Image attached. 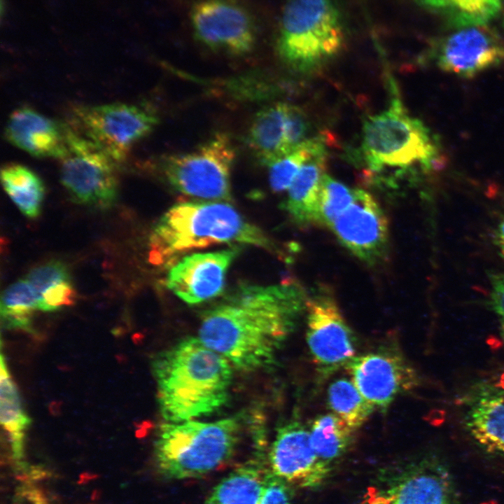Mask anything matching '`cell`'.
I'll use <instances>...</instances> for the list:
<instances>
[{"instance_id": "36", "label": "cell", "mask_w": 504, "mask_h": 504, "mask_svg": "<svg viewBox=\"0 0 504 504\" xmlns=\"http://www.w3.org/2000/svg\"><path fill=\"white\" fill-rule=\"evenodd\" d=\"M421 6L435 11L444 13L447 6L448 0H416Z\"/></svg>"}, {"instance_id": "30", "label": "cell", "mask_w": 504, "mask_h": 504, "mask_svg": "<svg viewBox=\"0 0 504 504\" xmlns=\"http://www.w3.org/2000/svg\"><path fill=\"white\" fill-rule=\"evenodd\" d=\"M504 0H448L443 13L453 29L485 25L502 8Z\"/></svg>"}, {"instance_id": "18", "label": "cell", "mask_w": 504, "mask_h": 504, "mask_svg": "<svg viewBox=\"0 0 504 504\" xmlns=\"http://www.w3.org/2000/svg\"><path fill=\"white\" fill-rule=\"evenodd\" d=\"M372 504H455L447 471L425 463L406 472L382 493H370Z\"/></svg>"}, {"instance_id": "16", "label": "cell", "mask_w": 504, "mask_h": 504, "mask_svg": "<svg viewBox=\"0 0 504 504\" xmlns=\"http://www.w3.org/2000/svg\"><path fill=\"white\" fill-rule=\"evenodd\" d=\"M237 247L188 255L169 270L166 285L182 301L197 304L220 295Z\"/></svg>"}, {"instance_id": "22", "label": "cell", "mask_w": 504, "mask_h": 504, "mask_svg": "<svg viewBox=\"0 0 504 504\" xmlns=\"http://www.w3.org/2000/svg\"><path fill=\"white\" fill-rule=\"evenodd\" d=\"M467 426L484 448L504 455V397L480 399L469 412Z\"/></svg>"}, {"instance_id": "6", "label": "cell", "mask_w": 504, "mask_h": 504, "mask_svg": "<svg viewBox=\"0 0 504 504\" xmlns=\"http://www.w3.org/2000/svg\"><path fill=\"white\" fill-rule=\"evenodd\" d=\"M344 38L336 0H286L276 49L291 67L306 71L318 66L341 50Z\"/></svg>"}, {"instance_id": "12", "label": "cell", "mask_w": 504, "mask_h": 504, "mask_svg": "<svg viewBox=\"0 0 504 504\" xmlns=\"http://www.w3.org/2000/svg\"><path fill=\"white\" fill-rule=\"evenodd\" d=\"M431 56L442 71L470 78L504 61V42L486 25L456 28L435 41Z\"/></svg>"}, {"instance_id": "33", "label": "cell", "mask_w": 504, "mask_h": 504, "mask_svg": "<svg viewBox=\"0 0 504 504\" xmlns=\"http://www.w3.org/2000/svg\"><path fill=\"white\" fill-rule=\"evenodd\" d=\"M258 504H290L286 482L271 472L265 474L262 491Z\"/></svg>"}, {"instance_id": "2", "label": "cell", "mask_w": 504, "mask_h": 504, "mask_svg": "<svg viewBox=\"0 0 504 504\" xmlns=\"http://www.w3.org/2000/svg\"><path fill=\"white\" fill-rule=\"evenodd\" d=\"M158 398L167 422L209 415L228 400L232 380L230 363L198 337H188L153 361Z\"/></svg>"}, {"instance_id": "20", "label": "cell", "mask_w": 504, "mask_h": 504, "mask_svg": "<svg viewBox=\"0 0 504 504\" xmlns=\"http://www.w3.org/2000/svg\"><path fill=\"white\" fill-rule=\"evenodd\" d=\"M286 103H276L260 110L248 130V142L259 162L266 166L290 151L286 141Z\"/></svg>"}, {"instance_id": "25", "label": "cell", "mask_w": 504, "mask_h": 504, "mask_svg": "<svg viewBox=\"0 0 504 504\" xmlns=\"http://www.w3.org/2000/svg\"><path fill=\"white\" fill-rule=\"evenodd\" d=\"M2 186L13 202L29 218L39 213L44 197V186L32 170L20 164H8L1 171Z\"/></svg>"}, {"instance_id": "26", "label": "cell", "mask_w": 504, "mask_h": 504, "mask_svg": "<svg viewBox=\"0 0 504 504\" xmlns=\"http://www.w3.org/2000/svg\"><path fill=\"white\" fill-rule=\"evenodd\" d=\"M354 430L333 413L316 416L310 427L312 448L319 458L329 463L346 452L353 441Z\"/></svg>"}, {"instance_id": "37", "label": "cell", "mask_w": 504, "mask_h": 504, "mask_svg": "<svg viewBox=\"0 0 504 504\" xmlns=\"http://www.w3.org/2000/svg\"><path fill=\"white\" fill-rule=\"evenodd\" d=\"M501 333H502L503 339L504 340V317H502V321H501Z\"/></svg>"}, {"instance_id": "19", "label": "cell", "mask_w": 504, "mask_h": 504, "mask_svg": "<svg viewBox=\"0 0 504 504\" xmlns=\"http://www.w3.org/2000/svg\"><path fill=\"white\" fill-rule=\"evenodd\" d=\"M326 146L314 153L302 166L288 188L286 209L298 225L319 221V200L326 169Z\"/></svg>"}, {"instance_id": "11", "label": "cell", "mask_w": 504, "mask_h": 504, "mask_svg": "<svg viewBox=\"0 0 504 504\" xmlns=\"http://www.w3.org/2000/svg\"><path fill=\"white\" fill-rule=\"evenodd\" d=\"M190 22L195 38L212 50L239 56L255 46L254 19L235 0H199L191 8Z\"/></svg>"}, {"instance_id": "7", "label": "cell", "mask_w": 504, "mask_h": 504, "mask_svg": "<svg viewBox=\"0 0 504 504\" xmlns=\"http://www.w3.org/2000/svg\"><path fill=\"white\" fill-rule=\"evenodd\" d=\"M234 156L229 138L218 134L195 150L168 155L162 162V169L169 183L181 193L229 201Z\"/></svg>"}, {"instance_id": "27", "label": "cell", "mask_w": 504, "mask_h": 504, "mask_svg": "<svg viewBox=\"0 0 504 504\" xmlns=\"http://www.w3.org/2000/svg\"><path fill=\"white\" fill-rule=\"evenodd\" d=\"M327 400L332 413L354 430L360 428L374 410L354 382L346 378L337 379L330 384Z\"/></svg>"}, {"instance_id": "9", "label": "cell", "mask_w": 504, "mask_h": 504, "mask_svg": "<svg viewBox=\"0 0 504 504\" xmlns=\"http://www.w3.org/2000/svg\"><path fill=\"white\" fill-rule=\"evenodd\" d=\"M61 161L62 183L76 201L97 207L114 202L117 162L70 124L69 150Z\"/></svg>"}, {"instance_id": "3", "label": "cell", "mask_w": 504, "mask_h": 504, "mask_svg": "<svg viewBox=\"0 0 504 504\" xmlns=\"http://www.w3.org/2000/svg\"><path fill=\"white\" fill-rule=\"evenodd\" d=\"M220 244L273 248L263 231L230 204L189 202L174 205L158 221L149 241V259L167 265L183 253Z\"/></svg>"}, {"instance_id": "4", "label": "cell", "mask_w": 504, "mask_h": 504, "mask_svg": "<svg viewBox=\"0 0 504 504\" xmlns=\"http://www.w3.org/2000/svg\"><path fill=\"white\" fill-rule=\"evenodd\" d=\"M229 416L215 421L167 422L155 444L157 466L173 479L204 475L225 463L238 443L241 421Z\"/></svg>"}, {"instance_id": "29", "label": "cell", "mask_w": 504, "mask_h": 504, "mask_svg": "<svg viewBox=\"0 0 504 504\" xmlns=\"http://www.w3.org/2000/svg\"><path fill=\"white\" fill-rule=\"evenodd\" d=\"M323 146L325 144L322 139H308L290 153L268 166L272 189L274 192L288 189L303 164Z\"/></svg>"}, {"instance_id": "31", "label": "cell", "mask_w": 504, "mask_h": 504, "mask_svg": "<svg viewBox=\"0 0 504 504\" xmlns=\"http://www.w3.org/2000/svg\"><path fill=\"white\" fill-rule=\"evenodd\" d=\"M355 189H351L328 174L323 178L319 200L318 223L330 227L334 220L352 203Z\"/></svg>"}, {"instance_id": "24", "label": "cell", "mask_w": 504, "mask_h": 504, "mask_svg": "<svg viewBox=\"0 0 504 504\" xmlns=\"http://www.w3.org/2000/svg\"><path fill=\"white\" fill-rule=\"evenodd\" d=\"M265 476L258 463L243 465L215 486L205 504H258Z\"/></svg>"}, {"instance_id": "13", "label": "cell", "mask_w": 504, "mask_h": 504, "mask_svg": "<svg viewBox=\"0 0 504 504\" xmlns=\"http://www.w3.org/2000/svg\"><path fill=\"white\" fill-rule=\"evenodd\" d=\"M356 388L374 409L385 410L416 384V375L402 355L388 349L355 356L345 365Z\"/></svg>"}, {"instance_id": "39", "label": "cell", "mask_w": 504, "mask_h": 504, "mask_svg": "<svg viewBox=\"0 0 504 504\" xmlns=\"http://www.w3.org/2000/svg\"><path fill=\"white\" fill-rule=\"evenodd\" d=\"M368 504H372V503H368Z\"/></svg>"}, {"instance_id": "23", "label": "cell", "mask_w": 504, "mask_h": 504, "mask_svg": "<svg viewBox=\"0 0 504 504\" xmlns=\"http://www.w3.org/2000/svg\"><path fill=\"white\" fill-rule=\"evenodd\" d=\"M0 376L1 424L6 432L13 457L20 459L23 455L24 433L31 420L22 407L3 355L1 356Z\"/></svg>"}, {"instance_id": "17", "label": "cell", "mask_w": 504, "mask_h": 504, "mask_svg": "<svg viewBox=\"0 0 504 504\" xmlns=\"http://www.w3.org/2000/svg\"><path fill=\"white\" fill-rule=\"evenodd\" d=\"M69 131V124L24 106L9 116L5 136L12 145L32 156L61 160L68 153Z\"/></svg>"}, {"instance_id": "15", "label": "cell", "mask_w": 504, "mask_h": 504, "mask_svg": "<svg viewBox=\"0 0 504 504\" xmlns=\"http://www.w3.org/2000/svg\"><path fill=\"white\" fill-rule=\"evenodd\" d=\"M271 472L302 487L318 486L328 475L329 463L318 456L309 431L298 421L281 426L269 452Z\"/></svg>"}, {"instance_id": "5", "label": "cell", "mask_w": 504, "mask_h": 504, "mask_svg": "<svg viewBox=\"0 0 504 504\" xmlns=\"http://www.w3.org/2000/svg\"><path fill=\"white\" fill-rule=\"evenodd\" d=\"M362 148L374 172L414 165L426 172L442 164L436 136L419 119L410 116L398 98H393L385 111L365 119Z\"/></svg>"}, {"instance_id": "1", "label": "cell", "mask_w": 504, "mask_h": 504, "mask_svg": "<svg viewBox=\"0 0 504 504\" xmlns=\"http://www.w3.org/2000/svg\"><path fill=\"white\" fill-rule=\"evenodd\" d=\"M307 299L293 280L241 284L204 312L197 337L240 370L267 367L306 309Z\"/></svg>"}, {"instance_id": "35", "label": "cell", "mask_w": 504, "mask_h": 504, "mask_svg": "<svg viewBox=\"0 0 504 504\" xmlns=\"http://www.w3.org/2000/svg\"><path fill=\"white\" fill-rule=\"evenodd\" d=\"M494 242L504 260V218L499 222L494 232Z\"/></svg>"}, {"instance_id": "14", "label": "cell", "mask_w": 504, "mask_h": 504, "mask_svg": "<svg viewBox=\"0 0 504 504\" xmlns=\"http://www.w3.org/2000/svg\"><path fill=\"white\" fill-rule=\"evenodd\" d=\"M341 244L370 265L385 255L388 229L385 214L369 192L355 189L352 203L330 225Z\"/></svg>"}, {"instance_id": "8", "label": "cell", "mask_w": 504, "mask_h": 504, "mask_svg": "<svg viewBox=\"0 0 504 504\" xmlns=\"http://www.w3.org/2000/svg\"><path fill=\"white\" fill-rule=\"evenodd\" d=\"M73 117L72 126L116 162H122L158 121L147 106L122 102L79 106L74 109Z\"/></svg>"}, {"instance_id": "10", "label": "cell", "mask_w": 504, "mask_h": 504, "mask_svg": "<svg viewBox=\"0 0 504 504\" xmlns=\"http://www.w3.org/2000/svg\"><path fill=\"white\" fill-rule=\"evenodd\" d=\"M306 340L320 375L328 377L356 356V339L335 300L318 291L306 303Z\"/></svg>"}, {"instance_id": "38", "label": "cell", "mask_w": 504, "mask_h": 504, "mask_svg": "<svg viewBox=\"0 0 504 504\" xmlns=\"http://www.w3.org/2000/svg\"><path fill=\"white\" fill-rule=\"evenodd\" d=\"M503 26H504V18H503Z\"/></svg>"}, {"instance_id": "32", "label": "cell", "mask_w": 504, "mask_h": 504, "mask_svg": "<svg viewBox=\"0 0 504 504\" xmlns=\"http://www.w3.org/2000/svg\"><path fill=\"white\" fill-rule=\"evenodd\" d=\"M285 130L286 144L290 152L308 139L306 138L308 121L299 107L286 104Z\"/></svg>"}, {"instance_id": "28", "label": "cell", "mask_w": 504, "mask_h": 504, "mask_svg": "<svg viewBox=\"0 0 504 504\" xmlns=\"http://www.w3.org/2000/svg\"><path fill=\"white\" fill-rule=\"evenodd\" d=\"M36 310H39L38 300L27 279L18 280L3 292L0 312L6 328L30 330Z\"/></svg>"}, {"instance_id": "21", "label": "cell", "mask_w": 504, "mask_h": 504, "mask_svg": "<svg viewBox=\"0 0 504 504\" xmlns=\"http://www.w3.org/2000/svg\"><path fill=\"white\" fill-rule=\"evenodd\" d=\"M38 300V309L52 312L73 304L76 293L66 266L51 261L33 269L27 276Z\"/></svg>"}, {"instance_id": "34", "label": "cell", "mask_w": 504, "mask_h": 504, "mask_svg": "<svg viewBox=\"0 0 504 504\" xmlns=\"http://www.w3.org/2000/svg\"><path fill=\"white\" fill-rule=\"evenodd\" d=\"M490 304L493 310L504 317V274L494 273L490 276Z\"/></svg>"}]
</instances>
